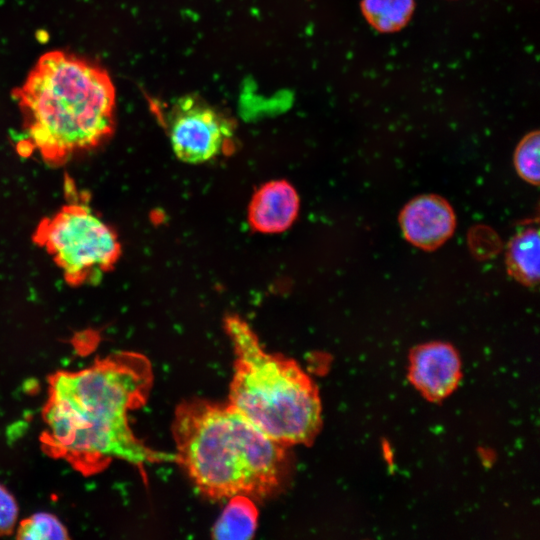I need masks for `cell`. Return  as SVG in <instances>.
Here are the masks:
<instances>
[{"label":"cell","instance_id":"cell-1","mask_svg":"<svg viewBox=\"0 0 540 540\" xmlns=\"http://www.w3.org/2000/svg\"><path fill=\"white\" fill-rule=\"evenodd\" d=\"M153 384L149 360L136 352H116L78 371H59L49 379L41 442L52 457L84 475L121 460L144 471L175 461L133 432L129 413L146 403Z\"/></svg>","mask_w":540,"mask_h":540},{"label":"cell","instance_id":"cell-2","mask_svg":"<svg viewBox=\"0 0 540 540\" xmlns=\"http://www.w3.org/2000/svg\"><path fill=\"white\" fill-rule=\"evenodd\" d=\"M172 434L175 461L209 499H265L286 481L287 446L266 436L229 403L182 402L174 413Z\"/></svg>","mask_w":540,"mask_h":540},{"label":"cell","instance_id":"cell-3","mask_svg":"<svg viewBox=\"0 0 540 540\" xmlns=\"http://www.w3.org/2000/svg\"><path fill=\"white\" fill-rule=\"evenodd\" d=\"M12 95L28 142L50 163L95 148L113 133V81L83 57L61 50L43 54Z\"/></svg>","mask_w":540,"mask_h":540},{"label":"cell","instance_id":"cell-4","mask_svg":"<svg viewBox=\"0 0 540 540\" xmlns=\"http://www.w3.org/2000/svg\"><path fill=\"white\" fill-rule=\"evenodd\" d=\"M225 329L235 356L228 403L282 445L311 444L322 423L315 383L293 359L266 352L241 318L227 317Z\"/></svg>","mask_w":540,"mask_h":540},{"label":"cell","instance_id":"cell-5","mask_svg":"<svg viewBox=\"0 0 540 540\" xmlns=\"http://www.w3.org/2000/svg\"><path fill=\"white\" fill-rule=\"evenodd\" d=\"M35 236L74 285L98 281L121 253L115 232L82 204L62 207L38 226Z\"/></svg>","mask_w":540,"mask_h":540},{"label":"cell","instance_id":"cell-6","mask_svg":"<svg viewBox=\"0 0 540 540\" xmlns=\"http://www.w3.org/2000/svg\"><path fill=\"white\" fill-rule=\"evenodd\" d=\"M165 125L175 155L183 162L194 164L221 154L234 133L232 121L196 95L176 100L167 113Z\"/></svg>","mask_w":540,"mask_h":540},{"label":"cell","instance_id":"cell-7","mask_svg":"<svg viewBox=\"0 0 540 540\" xmlns=\"http://www.w3.org/2000/svg\"><path fill=\"white\" fill-rule=\"evenodd\" d=\"M404 237L411 244L434 250L446 242L456 227L453 208L438 195H421L409 201L399 215Z\"/></svg>","mask_w":540,"mask_h":540},{"label":"cell","instance_id":"cell-8","mask_svg":"<svg viewBox=\"0 0 540 540\" xmlns=\"http://www.w3.org/2000/svg\"><path fill=\"white\" fill-rule=\"evenodd\" d=\"M413 384L429 399L448 395L460 379V362L456 351L445 343H429L417 348L411 357Z\"/></svg>","mask_w":540,"mask_h":540},{"label":"cell","instance_id":"cell-9","mask_svg":"<svg viewBox=\"0 0 540 540\" xmlns=\"http://www.w3.org/2000/svg\"><path fill=\"white\" fill-rule=\"evenodd\" d=\"M298 210L295 189L286 181H272L254 194L249 206V222L259 232H280L291 226Z\"/></svg>","mask_w":540,"mask_h":540},{"label":"cell","instance_id":"cell-10","mask_svg":"<svg viewBox=\"0 0 540 540\" xmlns=\"http://www.w3.org/2000/svg\"><path fill=\"white\" fill-rule=\"evenodd\" d=\"M539 233L527 228L515 235L508 244L506 264L510 275L525 285L539 280Z\"/></svg>","mask_w":540,"mask_h":540},{"label":"cell","instance_id":"cell-11","mask_svg":"<svg viewBox=\"0 0 540 540\" xmlns=\"http://www.w3.org/2000/svg\"><path fill=\"white\" fill-rule=\"evenodd\" d=\"M258 525V510L252 498L236 495L227 505L212 528L216 539H250Z\"/></svg>","mask_w":540,"mask_h":540},{"label":"cell","instance_id":"cell-12","mask_svg":"<svg viewBox=\"0 0 540 540\" xmlns=\"http://www.w3.org/2000/svg\"><path fill=\"white\" fill-rule=\"evenodd\" d=\"M366 20L380 32H395L404 27L414 10V0H363Z\"/></svg>","mask_w":540,"mask_h":540},{"label":"cell","instance_id":"cell-13","mask_svg":"<svg viewBox=\"0 0 540 540\" xmlns=\"http://www.w3.org/2000/svg\"><path fill=\"white\" fill-rule=\"evenodd\" d=\"M17 537L27 540H52L67 539L69 536L66 528L56 516L39 512L24 519L19 524Z\"/></svg>","mask_w":540,"mask_h":540},{"label":"cell","instance_id":"cell-14","mask_svg":"<svg viewBox=\"0 0 540 540\" xmlns=\"http://www.w3.org/2000/svg\"><path fill=\"white\" fill-rule=\"evenodd\" d=\"M517 173L530 184L539 183V133L527 134L518 144L514 154Z\"/></svg>","mask_w":540,"mask_h":540},{"label":"cell","instance_id":"cell-15","mask_svg":"<svg viewBox=\"0 0 540 540\" xmlns=\"http://www.w3.org/2000/svg\"><path fill=\"white\" fill-rule=\"evenodd\" d=\"M18 519V505L14 496L0 485V536L10 534Z\"/></svg>","mask_w":540,"mask_h":540}]
</instances>
